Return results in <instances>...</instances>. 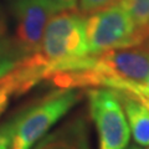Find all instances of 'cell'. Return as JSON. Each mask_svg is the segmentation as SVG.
Instances as JSON below:
<instances>
[{
  "label": "cell",
  "instance_id": "cell-1",
  "mask_svg": "<svg viewBox=\"0 0 149 149\" xmlns=\"http://www.w3.org/2000/svg\"><path fill=\"white\" fill-rule=\"evenodd\" d=\"M90 55L86 15L76 10L56 13L49 20L36 58L45 68V78L63 71Z\"/></svg>",
  "mask_w": 149,
  "mask_h": 149
},
{
  "label": "cell",
  "instance_id": "cell-2",
  "mask_svg": "<svg viewBox=\"0 0 149 149\" xmlns=\"http://www.w3.org/2000/svg\"><path fill=\"white\" fill-rule=\"evenodd\" d=\"M90 55L142 46L149 40V30L138 27L128 9L117 3L86 17Z\"/></svg>",
  "mask_w": 149,
  "mask_h": 149
},
{
  "label": "cell",
  "instance_id": "cell-3",
  "mask_svg": "<svg viewBox=\"0 0 149 149\" xmlns=\"http://www.w3.org/2000/svg\"><path fill=\"white\" fill-rule=\"evenodd\" d=\"M80 100L74 88H61L44 97L10 122V149H31Z\"/></svg>",
  "mask_w": 149,
  "mask_h": 149
},
{
  "label": "cell",
  "instance_id": "cell-4",
  "mask_svg": "<svg viewBox=\"0 0 149 149\" xmlns=\"http://www.w3.org/2000/svg\"><path fill=\"white\" fill-rule=\"evenodd\" d=\"M88 108L98 138V149H125L130 129L117 92L111 88L87 92Z\"/></svg>",
  "mask_w": 149,
  "mask_h": 149
},
{
  "label": "cell",
  "instance_id": "cell-5",
  "mask_svg": "<svg viewBox=\"0 0 149 149\" xmlns=\"http://www.w3.org/2000/svg\"><path fill=\"white\" fill-rule=\"evenodd\" d=\"M10 8L14 19L11 50L20 61L40 51L46 25L54 13L40 0H11Z\"/></svg>",
  "mask_w": 149,
  "mask_h": 149
},
{
  "label": "cell",
  "instance_id": "cell-6",
  "mask_svg": "<svg viewBox=\"0 0 149 149\" xmlns=\"http://www.w3.org/2000/svg\"><path fill=\"white\" fill-rule=\"evenodd\" d=\"M31 149H92L87 122L74 117L40 139Z\"/></svg>",
  "mask_w": 149,
  "mask_h": 149
},
{
  "label": "cell",
  "instance_id": "cell-7",
  "mask_svg": "<svg viewBox=\"0 0 149 149\" xmlns=\"http://www.w3.org/2000/svg\"><path fill=\"white\" fill-rule=\"evenodd\" d=\"M116 92L119 97L134 141L141 147H149V108L129 93Z\"/></svg>",
  "mask_w": 149,
  "mask_h": 149
},
{
  "label": "cell",
  "instance_id": "cell-8",
  "mask_svg": "<svg viewBox=\"0 0 149 149\" xmlns=\"http://www.w3.org/2000/svg\"><path fill=\"white\" fill-rule=\"evenodd\" d=\"M125 8L138 27L149 30V0H133Z\"/></svg>",
  "mask_w": 149,
  "mask_h": 149
},
{
  "label": "cell",
  "instance_id": "cell-9",
  "mask_svg": "<svg viewBox=\"0 0 149 149\" xmlns=\"http://www.w3.org/2000/svg\"><path fill=\"white\" fill-rule=\"evenodd\" d=\"M117 3V0H78V6L81 14L91 15Z\"/></svg>",
  "mask_w": 149,
  "mask_h": 149
},
{
  "label": "cell",
  "instance_id": "cell-10",
  "mask_svg": "<svg viewBox=\"0 0 149 149\" xmlns=\"http://www.w3.org/2000/svg\"><path fill=\"white\" fill-rule=\"evenodd\" d=\"M40 1L44 3L54 14L76 10L78 4V0H40Z\"/></svg>",
  "mask_w": 149,
  "mask_h": 149
},
{
  "label": "cell",
  "instance_id": "cell-11",
  "mask_svg": "<svg viewBox=\"0 0 149 149\" xmlns=\"http://www.w3.org/2000/svg\"><path fill=\"white\" fill-rule=\"evenodd\" d=\"M11 144V130L10 122L0 127V149H10Z\"/></svg>",
  "mask_w": 149,
  "mask_h": 149
},
{
  "label": "cell",
  "instance_id": "cell-12",
  "mask_svg": "<svg viewBox=\"0 0 149 149\" xmlns=\"http://www.w3.org/2000/svg\"><path fill=\"white\" fill-rule=\"evenodd\" d=\"M10 96H11V93L9 91V88L0 81V116H1L3 112L8 108Z\"/></svg>",
  "mask_w": 149,
  "mask_h": 149
},
{
  "label": "cell",
  "instance_id": "cell-13",
  "mask_svg": "<svg viewBox=\"0 0 149 149\" xmlns=\"http://www.w3.org/2000/svg\"><path fill=\"white\" fill-rule=\"evenodd\" d=\"M8 34V19L4 9L0 4V45L5 44V37Z\"/></svg>",
  "mask_w": 149,
  "mask_h": 149
},
{
  "label": "cell",
  "instance_id": "cell-14",
  "mask_svg": "<svg viewBox=\"0 0 149 149\" xmlns=\"http://www.w3.org/2000/svg\"><path fill=\"white\" fill-rule=\"evenodd\" d=\"M132 1H133V0H120V1H119V3H120V4H123V5H124V6H128V5H129V4H130V3H132Z\"/></svg>",
  "mask_w": 149,
  "mask_h": 149
},
{
  "label": "cell",
  "instance_id": "cell-15",
  "mask_svg": "<svg viewBox=\"0 0 149 149\" xmlns=\"http://www.w3.org/2000/svg\"><path fill=\"white\" fill-rule=\"evenodd\" d=\"M125 149H141V147H138V146H129Z\"/></svg>",
  "mask_w": 149,
  "mask_h": 149
},
{
  "label": "cell",
  "instance_id": "cell-16",
  "mask_svg": "<svg viewBox=\"0 0 149 149\" xmlns=\"http://www.w3.org/2000/svg\"><path fill=\"white\" fill-rule=\"evenodd\" d=\"M147 44H148V45H149V40H148V41H147Z\"/></svg>",
  "mask_w": 149,
  "mask_h": 149
},
{
  "label": "cell",
  "instance_id": "cell-17",
  "mask_svg": "<svg viewBox=\"0 0 149 149\" xmlns=\"http://www.w3.org/2000/svg\"><path fill=\"white\" fill-rule=\"evenodd\" d=\"M117 1H118V3H119V1H120V0H117Z\"/></svg>",
  "mask_w": 149,
  "mask_h": 149
},
{
  "label": "cell",
  "instance_id": "cell-18",
  "mask_svg": "<svg viewBox=\"0 0 149 149\" xmlns=\"http://www.w3.org/2000/svg\"><path fill=\"white\" fill-rule=\"evenodd\" d=\"M148 149H149V147H148Z\"/></svg>",
  "mask_w": 149,
  "mask_h": 149
}]
</instances>
